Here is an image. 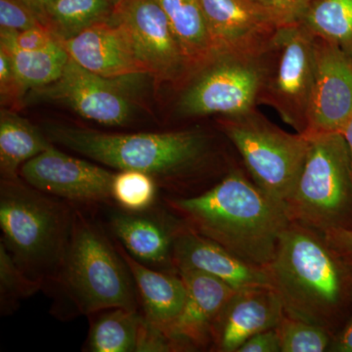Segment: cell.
<instances>
[{"instance_id":"5","label":"cell","mask_w":352,"mask_h":352,"mask_svg":"<svg viewBox=\"0 0 352 352\" xmlns=\"http://www.w3.org/2000/svg\"><path fill=\"white\" fill-rule=\"evenodd\" d=\"M56 286L78 314L110 308L138 310L135 282L117 244L98 223L74 208L63 261L50 286Z\"/></svg>"},{"instance_id":"36","label":"cell","mask_w":352,"mask_h":352,"mask_svg":"<svg viewBox=\"0 0 352 352\" xmlns=\"http://www.w3.org/2000/svg\"><path fill=\"white\" fill-rule=\"evenodd\" d=\"M329 351L352 352V316L344 330L333 338Z\"/></svg>"},{"instance_id":"18","label":"cell","mask_w":352,"mask_h":352,"mask_svg":"<svg viewBox=\"0 0 352 352\" xmlns=\"http://www.w3.org/2000/svg\"><path fill=\"white\" fill-rule=\"evenodd\" d=\"M284 316L281 300L270 287L238 289L217 317L210 349L238 352L252 336L276 328Z\"/></svg>"},{"instance_id":"27","label":"cell","mask_w":352,"mask_h":352,"mask_svg":"<svg viewBox=\"0 0 352 352\" xmlns=\"http://www.w3.org/2000/svg\"><path fill=\"white\" fill-rule=\"evenodd\" d=\"M157 180L143 171L124 170L115 173L112 200L122 210L140 212L154 206L157 195Z\"/></svg>"},{"instance_id":"29","label":"cell","mask_w":352,"mask_h":352,"mask_svg":"<svg viewBox=\"0 0 352 352\" xmlns=\"http://www.w3.org/2000/svg\"><path fill=\"white\" fill-rule=\"evenodd\" d=\"M281 352L329 351L333 336L325 329L285 315L276 328Z\"/></svg>"},{"instance_id":"24","label":"cell","mask_w":352,"mask_h":352,"mask_svg":"<svg viewBox=\"0 0 352 352\" xmlns=\"http://www.w3.org/2000/svg\"><path fill=\"white\" fill-rule=\"evenodd\" d=\"M115 8L110 0H53L44 9L43 24L59 41H67L110 20Z\"/></svg>"},{"instance_id":"28","label":"cell","mask_w":352,"mask_h":352,"mask_svg":"<svg viewBox=\"0 0 352 352\" xmlns=\"http://www.w3.org/2000/svg\"><path fill=\"white\" fill-rule=\"evenodd\" d=\"M43 284L31 279L21 270L3 244L0 243V305L2 315L11 314L19 302L29 298Z\"/></svg>"},{"instance_id":"21","label":"cell","mask_w":352,"mask_h":352,"mask_svg":"<svg viewBox=\"0 0 352 352\" xmlns=\"http://www.w3.org/2000/svg\"><path fill=\"white\" fill-rule=\"evenodd\" d=\"M189 65L191 76L215 57L200 0H157ZM190 76V78H191Z\"/></svg>"},{"instance_id":"25","label":"cell","mask_w":352,"mask_h":352,"mask_svg":"<svg viewBox=\"0 0 352 352\" xmlns=\"http://www.w3.org/2000/svg\"><path fill=\"white\" fill-rule=\"evenodd\" d=\"M10 58L14 72L24 92L56 82L63 74L69 56L60 43L43 50L24 51L0 46Z\"/></svg>"},{"instance_id":"22","label":"cell","mask_w":352,"mask_h":352,"mask_svg":"<svg viewBox=\"0 0 352 352\" xmlns=\"http://www.w3.org/2000/svg\"><path fill=\"white\" fill-rule=\"evenodd\" d=\"M51 145L38 127L9 110L0 113V173L1 179L20 177L23 164Z\"/></svg>"},{"instance_id":"14","label":"cell","mask_w":352,"mask_h":352,"mask_svg":"<svg viewBox=\"0 0 352 352\" xmlns=\"http://www.w3.org/2000/svg\"><path fill=\"white\" fill-rule=\"evenodd\" d=\"M215 56H258L282 25L274 14L252 0H200Z\"/></svg>"},{"instance_id":"12","label":"cell","mask_w":352,"mask_h":352,"mask_svg":"<svg viewBox=\"0 0 352 352\" xmlns=\"http://www.w3.org/2000/svg\"><path fill=\"white\" fill-rule=\"evenodd\" d=\"M113 16L131 32L136 54L147 75L166 82L190 78L186 58L157 0H124L116 7Z\"/></svg>"},{"instance_id":"10","label":"cell","mask_w":352,"mask_h":352,"mask_svg":"<svg viewBox=\"0 0 352 352\" xmlns=\"http://www.w3.org/2000/svg\"><path fill=\"white\" fill-rule=\"evenodd\" d=\"M138 76L106 78L82 68L69 58L56 82L32 90V95L64 104L96 124L122 126L133 116L135 104L131 82Z\"/></svg>"},{"instance_id":"19","label":"cell","mask_w":352,"mask_h":352,"mask_svg":"<svg viewBox=\"0 0 352 352\" xmlns=\"http://www.w3.org/2000/svg\"><path fill=\"white\" fill-rule=\"evenodd\" d=\"M108 222L111 233L132 258L155 270H175L173 245L179 223L170 224L149 210L132 212L122 208L112 212Z\"/></svg>"},{"instance_id":"34","label":"cell","mask_w":352,"mask_h":352,"mask_svg":"<svg viewBox=\"0 0 352 352\" xmlns=\"http://www.w3.org/2000/svg\"><path fill=\"white\" fill-rule=\"evenodd\" d=\"M238 352H281L276 329L263 331L250 338Z\"/></svg>"},{"instance_id":"30","label":"cell","mask_w":352,"mask_h":352,"mask_svg":"<svg viewBox=\"0 0 352 352\" xmlns=\"http://www.w3.org/2000/svg\"><path fill=\"white\" fill-rule=\"evenodd\" d=\"M59 41L45 27L32 28L25 31L0 29V46L24 51L43 50Z\"/></svg>"},{"instance_id":"17","label":"cell","mask_w":352,"mask_h":352,"mask_svg":"<svg viewBox=\"0 0 352 352\" xmlns=\"http://www.w3.org/2000/svg\"><path fill=\"white\" fill-rule=\"evenodd\" d=\"M180 221V220H179ZM173 267L201 271L235 289L270 287L265 268L252 265L180 221L173 239Z\"/></svg>"},{"instance_id":"8","label":"cell","mask_w":352,"mask_h":352,"mask_svg":"<svg viewBox=\"0 0 352 352\" xmlns=\"http://www.w3.org/2000/svg\"><path fill=\"white\" fill-rule=\"evenodd\" d=\"M258 104L276 111L298 133L307 131L315 68V36L300 22L280 28L261 54Z\"/></svg>"},{"instance_id":"1","label":"cell","mask_w":352,"mask_h":352,"mask_svg":"<svg viewBox=\"0 0 352 352\" xmlns=\"http://www.w3.org/2000/svg\"><path fill=\"white\" fill-rule=\"evenodd\" d=\"M166 201L185 226L263 268L274 258L292 222L283 203L238 171L199 195Z\"/></svg>"},{"instance_id":"7","label":"cell","mask_w":352,"mask_h":352,"mask_svg":"<svg viewBox=\"0 0 352 352\" xmlns=\"http://www.w3.org/2000/svg\"><path fill=\"white\" fill-rule=\"evenodd\" d=\"M220 126L237 148L254 182L285 205L307 159L308 136L283 131L256 109L243 115L224 117Z\"/></svg>"},{"instance_id":"26","label":"cell","mask_w":352,"mask_h":352,"mask_svg":"<svg viewBox=\"0 0 352 352\" xmlns=\"http://www.w3.org/2000/svg\"><path fill=\"white\" fill-rule=\"evenodd\" d=\"M298 22L316 38L339 46L352 59V0H314Z\"/></svg>"},{"instance_id":"23","label":"cell","mask_w":352,"mask_h":352,"mask_svg":"<svg viewBox=\"0 0 352 352\" xmlns=\"http://www.w3.org/2000/svg\"><path fill=\"white\" fill-rule=\"evenodd\" d=\"M98 314L88 333V351H139L145 318L138 310L116 307Z\"/></svg>"},{"instance_id":"6","label":"cell","mask_w":352,"mask_h":352,"mask_svg":"<svg viewBox=\"0 0 352 352\" xmlns=\"http://www.w3.org/2000/svg\"><path fill=\"white\" fill-rule=\"evenodd\" d=\"M308 138L302 173L285 203L289 219L321 233L352 228V164L346 139L340 132Z\"/></svg>"},{"instance_id":"3","label":"cell","mask_w":352,"mask_h":352,"mask_svg":"<svg viewBox=\"0 0 352 352\" xmlns=\"http://www.w3.org/2000/svg\"><path fill=\"white\" fill-rule=\"evenodd\" d=\"M45 131L51 142L117 170L143 171L159 185L193 173L210 154L208 136L197 131L122 134L51 124Z\"/></svg>"},{"instance_id":"37","label":"cell","mask_w":352,"mask_h":352,"mask_svg":"<svg viewBox=\"0 0 352 352\" xmlns=\"http://www.w3.org/2000/svg\"><path fill=\"white\" fill-rule=\"evenodd\" d=\"M21 1L24 2L25 6L30 7V8L38 16L39 19H41V23H43L44 9H45L46 6H47L50 2H52L53 0H21Z\"/></svg>"},{"instance_id":"20","label":"cell","mask_w":352,"mask_h":352,"mask_svg":"<svg viewBox=\"0 0 352 352\" xmlns=\"http://www.w3.org/2000/svg\"><path fill=\"white\" fill-rule=\"evenodd\" d=\"M116 244L131 271L143 316L168 336L182 314L186 298V288L182 276L177 272L157 270L139 263L120 243Z\"/></svg>"},{"instance_id":"16","label":"cell","mask_w":352,"mask_h":352,"mask_svg":"<svg viewBox=\"0 0 352 352\" xmlns=\"http://www.w3.org/2000/svg\"><path fill=\"white\" fill-rule=\"evenodd\" d=\"M60 43L71 59L97 75L106 78L147 75L136 54L131 32L113 15L110 20Z\"/></svg>"},{"instance_id":"9","label":"cell","mask_w":352,"mask_h":352,"mask_svg":"<svg viewBox=\"0 0 352 352\" xmlns=\"http://www.w3.org/2000/svg\"><path fill=\"white\" fill-rule=\"evenodd\" d=\"M261 76V55H217L190 78L178 107L189 117L251 112L258 105Z\"/></svg>"},{"instance_id":"13","label":"cell","mask_w":352,"mask_h":352,"mask_svg":"<svg viewBox=\"0 0 352 352\" xmlns=\"http://www.w3.org/2000/svg\"><path fill=\"white\" fill-rule=\"evenodd\" d=\"M352 118V59L315 36V68L305 135L340 132Z\"/></svg>"},{"instance_id":"39","label":"cell","mask_w":352,"mask_h":352,"mask_svg":"<svg viewBox=\"0 0 352 352\" xmlns=\"http://www.w3.org/2000/svg\"><path fill=\"white\" fill-rule=\"evenodd\" d=\"M111 2L115 6V7L119 6L124 0H110Z\"/></svg>"},{"instance_id":"4","label":"cell","mask_w":352,"mask_h":352,"mask_svg":"<svg viewBox=\"0 0 352 352\" xmlns=\"http://www.w3.org/2000/svg\"><path fill=\"white\" fill-rule=\"evenodd\" d=\"M74 208L72 204L43 193L21 177L0 183V243L21 270L43 287L54 280L61 266Z\"/></svg>"},{"instance_id":"31","label":"cell","mask_w":352,"mask_h":352,"mask_svg":"<svg viewBox=\"0 0 352 352\" xmlns=\"http://www.w3.org/2000/svg\"><path fill=\"white\" fill-rule=\"evenodd\" d=\"M38 27L44 25L38 16L24 2L0 0V29L20 32Z\"/></svg>"},{"instance_id":"11","label":"cell","mask_w":352,"mask_h":352,"mask_svg":"<svg viewBox=\"0 0 352 352\" xmlns=\"http://www.w3.org/2000/svg\"><path fill=\"white\" fill-rule=\"evenodd\" d=\"M19 175L34 188L67 203L97 205L113 201L115 173L65 154L53 144L23 164Z\"/></svg>"},{"instance_id":"33","label":"cell","mask_w":352,"mask_h":352,"mask_svg":"<svg viewBox=\"0 0 352 352\" xmlns=\"http://www.w3.org/2000/svg\"><path fill=\"white\" fill-rule=\"evenodd\" d=\"M274 14L284 24L298 22L314 0H252Z\"/></svg>"},{"instance_id":"35","label":"cell","mask_w":352,"mask_h":352,"mask_svg":"<svg viewBox=\"0 0 352 352\" xmlns=\"http://www.w3.org/2000/svg\"><path fill=\"white\" fill-rule=\"evenodd\" d=\"M324 237L347 263L352 261V228H337L323 233Z\"/></svg>"},{"instance_id":"38","label":"cell","mask_w":352,"mask_h":352,"mask_svg":"<svg viewBox=\"0 0 352 352\" xmlns=\"http://www.w3.org/2000/svg\"><path fill=\"white\" fill-rule=\"evenodd\" d=\"M342 135L346 139L347 146H349V153H351V164H352V118L347 122L346 126L342 131Z\"/></svg>"},{"instance_id":"40","label":"cell","mask_w":352,"mask_h":352,"mask_svg":"<svg viewBox=\"0 0 352 352\" xmlns=\"http://www.w3.org/2000/svg\"><path fill=\"white\" fill-rule=\"evenodd\" d=\"M349 264H351V270H352V261H351V263H349Z\"/></svg>"},{"instance_id":"2","label":"cell","mask_w":352,"mask_h":352,"mask_svg":"<svg viewBox=\"0 0 352 352\" xmlns=\"http://www.w3.org/2000/svg\"><path fill=\"white\" fill-rule=\"evenodd\" d=\"M265 268L285 315L314 324L333 335L352 283L351 264L328 244L323 233L291 222Z\"/></svg>"},{"instance_id":"15","label":"cell","mask_w":352,"mask_h":352,"mask_svg":"<svg viewBox=\"0 0 352 352\" xmlns=\"http://www.w3.org/2000/svg\"><path fill=\"white\" fill-rule=\"evenodd\" d=\"M186 288L182 314L168 331L176 351L212 346V329L220 312L237 289L201 271H177Z\"/></svg>"},{"instance_id":"32","label":"cell","mask_w":352,"mask_h":352,"mask_svg":"<svg viewBox=\"0 0 352 352\" xmlns=\"http://www.w3.org/2000/svg\"><path fill=\"white\" fill-rule=\"evenodd\" d=\"M8 54L0 48V95L2 105H19L25 95Z\"/></svg>"}]
</instances>
